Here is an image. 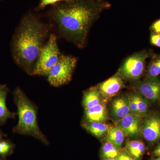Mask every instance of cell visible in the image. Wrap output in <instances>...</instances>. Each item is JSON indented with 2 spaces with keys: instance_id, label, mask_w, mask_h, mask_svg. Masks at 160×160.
Listing matches in <instances>:
<instances>
[{
  "instance_id": "7",
  "label": "cell",
  "mask_w": 160,
  "mask_h": 160,
  "mask_svg": "<svg viewBox=\"0 0 160 160\" xmlns=\"http://www.w3.org/2000/svg\"><path fill=\"white\" fill-rule=\"evenodd\" d=\"M136 87L138 92L149 102H160V79L158 77L146 78L144 81L138 82Z\"/></svg>"
},
{
  "instance_id": "15",
  "label": "cell",
  "mask_w": 160,
  "mask_h": 160,
  "mask_svg": "<svg viewBox=\"0 0 160 160\" xmlns=\"http://www.w3.org/2000/svg\"><path fill=\"white\" fill-rule=\"evenodd\" d=\"M83 128L98 138H101L107 134L111 126L105 122H90L82 124Z\"/></svg>"
},
{
  "instance_id": "13",
  "label": "cell",
  "mask_w": 160,
  "mask_h": 160,
  "mask_svg": "<svg viewBox=\"0 0 160 160\" xmlns=\"http://www.w3.org/2000/svg\"><path fill=\"white\" fill-rule=\"evenodd\" d=\"M9 89L6 85L0 89V126L4 125L9 119L15 118L16 112H11L6 106V98Z\"/></svg>"
},
{
  "instance_id": "20",
  "label": "cell",
  "mask_w": 160,
  "mask_h": 160,
  "mask_svg": "<svg viewBox=\"0 0 160 160\" xmlns=\"http://www.w3.org/2000/svg\"><path fill=\"white\" fill-rule=\"evenodd\" d=\"M15 147L14 143L9 139H2L0 141V157L6 159L11 155Z\"/></svg>"
},
{
  "instance_id": "16",
  "label": "cell",
  "mask_w": 160,
  "mask_h": 160,
  "mask_svg": "<svg viewBox=\"0 0 160 160\" xmlns=\"http://www.w3.org/2000/svg\"><path fill=\"white\" fill-rule=\"evenodd\" d=\"M126 150L138 160H141L146 151L145 144L141 140H126Z\"/></svg>"
},
{
  "instance_id": "2",
  "label": "cell",
  "mask_w": 160,
  "mask_h": 160,
  "mask_svg": "<svg viewBox=\"0 0 160 160\" xmlns=\"http://www.w3.org/2000/svg\"><path fill=\"white\" fill-rule=\"evenodd\" d=\"M50 27L32 13L26 14L15 32L11 47L16 63L27 74L32 75L35 65Z\"/></svg>"
},
{
  "instance_id": "29",
  "label": "cell",
  "mask_w": 160,
  "mask_h": 160,
  "mask_svg": "<svg viewBox=\"0 0 160 160\" xmlns=\"http://www.w3.org/2000/svg\"><path fill=\"white\" fill-rule=\"evenodd\" d=\"M149 160H160V157L158 158H153Z\"/></svg>"
},
{
  "instance_id": "26",
  "label": "cell",
  "mask_w": 160,
  "mask_h": 160,
  "mask_svg": "<svg viewBox=\"0 0 160 160\" xmlns=\"http://www.w3.org/2000/svg\"><path fill=\"white\" fill-rule=\"evenodd\" d=\"M151 32L160 34V18L155 21L150 27Z\"/></svg>"
},
{
  "instance_id": "5",
  "label": "cell",
  "mask_w": 160,
  "mask_h": 160,
  "mask_svg": "<svg viewBox=\"0 0 160 160\" xmlns=\"http://www.w3.org/2000/svg\"><path fill=\"white\" fill-rule=\"evenodd\" d=\"M77 62V59L74 57L61 55L47 75L49 84L54 87L68 84L71 81Z\"/></svg>"
},
{
  "instance_id": "30",
  "label": "cell",
  "mask_w": 160,
  "mask_h": 160,
  "mask_svg": "<svg viewBox=\"0 0 160 160\" xmlns=\"http://www.w3.org/2000/svg\"><path fill=\"white\" fill-rule=\"evenodd\" d=\"M102 160H117L116 158H106Z\"/></svg>"
},
{
  "instance_id": "19",
  "label": "cell",
  "mask_w": 160,
  "mask_h": 160,
  "mask_svg": "<svg viewBox=\"0 0 160 160\" xmlns=\"http://www.w3.org/2000/svg\"><path fill=\"white\" fill-rule=\"evenodd\" d=\"M160 75V54H154L147 68L146 78H155Z\"/></svg>"
},
{
  "instance_id": "31",
  "label": "cell",
  "mask_w": 160,
  "mask_h": 160,
  "mask_svg": "<svg viewBox=\"0 0 160 160\" xmlns=\"http://www.w3.org/2000/svg\"><path fill=\"white\" fill-rule=\"evenodd\" d=\"M5 85H0V89H1V88H2L3 86H5Z\"/></svg>"
},
{
  "instance_id": "17",
  "label": "cell",
  "mask_w": 160,
  "mask_h": 160,
  "mask_svg": "<svg viewBox=\"0 0 160 160\" xmlns=\"http://www.w3.org/2000/svg\"><path fill=\"white\" fill-rule=\"evenodd\" d=\"M126 135L118 126L110 127L105 141L111 142L115 146L122 149Z\"/></svg>"
},
{
  "instance_id": "11",
  "label": "cell",
  "mask_w": 160,
  "mask_h": 160,
  "mask_svg": "<svg viewBox=\"0 0 160 160\" xmlns=\"http://www.w3.org/2000/svg\"><path fill=\"white\" fill-rule=\"evenodd\" d=\"M129 96H120L112 103L110 116L113 122L117 123L120 120L130 113Z\"/></svg>"
},
{
  "instance_id": "25",
  "label": "cell",
  "mask_w": 160,
  "mask_h": 160,
  "mask_svg": "<svg viewBox=\"0 0 160 160\" xmlns=\"http://www.w3.org/2000/svg\"><path fill=\"white\" fill-rule=\"evenodd\" d=\"M149 41L151 45L160 48V34L151 32Z\"/></svg>"
},
{
  "instance_id": "18",
  "label": "cell",
  "mask_w": 160,
  "mask_h": 160,
  "mask_svg": "<svg viewBox=\"0 0 160 160\" xmlns=\"http://www.w3.org/2000/svg\"><path fill=\"white\" fill-rule=\"evenodd\" d=\"M122 149H120L114 144L108 141L103 143L100 151L102 159L106 158H116L118 156Z\"/></svg>"
},
{
  "instance_id": "32",
  "label": "cell",
  "mask_w": 160,
  "mask_h": 160,
  "mask_svg": "<svg viewBox=\"0 0 160 160\" xmlns=\"http://www.w3.org/2000/svg\"><path fill=\"white\" fill-rule=\"evenodd\" d=\"M0 160H6L5 159H3L2 158H1L0 157Z\"/></svg>"
},
{
  "instance_id": "23",
  "label": "cell",
  "mask_w": 160,
  "mask_h": 160,
  "mask_svg": "<svg viewBox=\"0 0 160 160\" xmlns=\"http://www.w3.org/2000/svg\"><path fill=\"white\" fill-rule=\"evenodd\" d=\"M129 107L130 113L139 115L138 104L137 103L136 99L135 93L129 96Z\"/></svg>"
},
{
  "instance_id": "12",
  "label": "cell",
  "mask_w": 160,
  "mask_h": 160,
  "mask_svg": "<svg viewBox=\"0 0 160 160\" xmlns=\"http://www.w3.org/2000/svg\"><path fill=\"white\" fill-rule=\"evenodd\" d=\"M85 110L84 122H105L108 118L106 104L103 102L97 106Z\"/></svg>"
},
{
  "instance_id": "14",
  "label": "cell",
  "mask_w": 160,
  "mask_h": 160,
  "mask_svg": "<svg viewBox=\"0 0 160 160\" xmlns=\"http://www.w3.org/2000/svg\"><path fill=\"white\" fill-rule=\"evenodd\" d=\"M102 95L97 86L92 87L84 92L82 105L85 110L100 104L102 102Z\"/></svg>"
},
{
  "instance_id": "28",
  "label": "cell",
  "mask_w": 160,
  "mask_h": 160,
  "mask_svg": "<svg viewBox=\"0 0 160 160\" xmlns=\"http://www.w3.org/2000/svg\"><path fill=\"white\" fill-rule=\"evenodd\" d=\"M5 136H6V135L3 133L2 132L0 129V141H2L3 139V137Z\"/></svg>"
},
{
  "instance_id": "6",
  "label": "cell",
  "mask_w": 160,
  "mask_h": 160,
  "mask_svg": "<svg viewBox=\"0 0 160 160\" xmlns=\"http://www.w3.org/2000/svg\"><path fill=\"white\" fill-rule=\"evenodd\" d=\"M149 56V52L146 50L132 54L123 62L118 72L123 79L138 81L144 73L146 60Z\"/></svg>"
},
{
  "instance_id": "10",
  "label": "cell",
  "mask_w": 160,
  "mask_h": 160,
  "mask_svg": "<svg viewBox=\"0 0 160 160\" xmlns=\"http://www.w3.org/2000/svg\"><path fill=\"white\" fill-rule=\"evenodd\" d=\"M124 79L118 72L112 77L100 83L97 87L102 96L106 98L117 94L125 87Z\"/></svg>"
},
{
  "instance_id": "27",
  "label": "cell",
  "mask_w": 160,
  "mask_h": 160,
  "mask_svg": "<svg viewBox=\"0 0 160 160\" xmlns=\"http://www.w3.org/2000/svg\"><path fill=\"white\" fill-rule=\"evenodd\" d=\"M152 155L154 158L160 157V143L155 148L152 152Z\"/></svg>"
},
{
  "instance_id": "3",
  "label": "cell",
  "mask_w": 160,
  "mask_h": 160,
  "mask_svg": "<svg viewBox=\"0 0 160 160\" xmlns=\"http://www.w3.org/2000/svg\"><path fill=\"white\" fill-rule=\"evenodd\" d=\"M13 101L17 108L18 121L12 129L14 133L30 136L48 146L49 142L42 132L38 122L37 106L18 87L13 92Z\"/></svg>"
},
{
  "instance_id": "33",
  "label": "cell",
  "mask_w": 160,
  "mask_h": 160,
  "mask_svg": "<svg viewBox=\"0 0 160 160\" xmlns=\"http://www.w3.org/2000/svg\"><path fill=\"white\" fill-rule=\"evenodd\" d=\"M0 1H1V0H0Z\"/></svg>"
},
{
  "instance_id": "22",
  "label": "cell",
  "mask_w": 160,
  "mask_h": 160,
  "mask_svg": "<svg viewBox=\"0 0 160 160\" xmlns=\"http://www.w3.org/2000/svg\"><path fill=\"white\" fill-rule=\"evenodd\" d=\"M73 0H40L39 3L36 9L37 10H41L45 9L49 5H55L58 3L62 2H69Z\"/></svg>"
},
{
  "instance_id": "21",
  "label": "cell",
  "mask_w": 160,
  "mask_h": 160,
  "mask_svg": "<svg viewBox=\"0 0 160 160\" xmlns=\"http://www.w3.org/2000/svg\"><path fill=\"white\" fill-rule=\"evenodd\" d=\"M135 95L138 104L139 115L142 117H146L149 112V101L138 92L135 93Z\"/></svg>"
},
{
  "instance_id": "8",
  "label": "cell",
  "mask_w": 160,
  "mask_h": 160,
  "mask_svg": "<svg viewBox=\"0 0 160 160\" xmlns=\"http://www.w3.org/2000/svg\"><path fill=\"white\" fill-rule=\"evenodd\" d=\"M142 134L149 144H155L160 140V116L153 113L142 121Z\"/></svg>"
},
{
  "instance_id": "1",
  "label": "cell",
  "mask_w": 160,
  "mask_h": 160,
  "mask_svg": "<svg viewBox=\"0 0 160 160\" xmlns=\"http://www.w3.org/2000/svg\"><path fill=\"white\" fill-rule=\"evenodd\" d=\"M110 7L106 0H73L53 5L49 15L60 35L82 48L92 24Z\"/></svg>"
},
{
  "instance_id": "9",
  "label": "cell",
  "mask_w": 160,
  "mask_h": 160,
  "mask_svg": "<svg viewBox=\"0 0 160 160\" xmlns=\"http://www.w3.org/2000/svg\"><path fill=\"white\" fill-rule=\"evenodd\" d=\"M142 118L138 115L129 113L120 120L117 126L122 130L126 136L137 138L142 134Z\"/></svg>"
},
{
  "instance_id": "4",
  "label": "cell",
  "mask_w": 160,
  "mask_h": 160,
  "mask_svg": "<svg viewBox=\"0 0 160 160\" xmlns=\"http://www.w3.org/2000/svg\"><path fill=\"white\" fill-rule=\"evenodd\" d=\"M61 55L56 36L51 33L40 51L32 75L47 76L51 68L57 63Z\"/></svg>"
},
{
  "instance_id": "24",
  "label": "cell",
  "mask_w": 160,
  "mask_h": 160,
  "mask_svg": "<svg viewBox=\"0 0 160 160\" xmlns=\"http://www.w3.org/2000/svg\"><path fill=\"white\" fill-rule=\"evenodd\" d=\"M116 159L117 160H138L132 156L126 149H122V151Z\"/></svg>"
}]
</instances>
